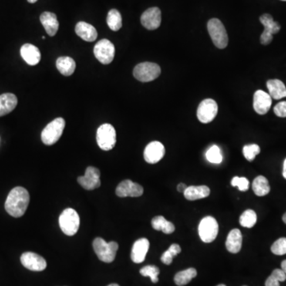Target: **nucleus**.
Here are the masks:
<instances>
[{"mask_svg":"<svg viewBox=\"0 0 286 286\" xmlns=\"http://www.w3.org/2000/svg\"><path fill=\"white\" fill-rule=\"evenodd\" d=\"M218 113V105L213 99H206L202 101L197 109V118L202 123L213 122Z\"/></svg>","mask_w":286,"mask_h":286,"instance_id":"nucleus-11","label":"nucleus"},{"mask_svg":"<svg viewBox=\"0 0 286 286\" xmlns=\"http://www.w3.org/2000/svg\"><path fill=\"white\" fill-rule=\"evenodd\" d=\"M42 39H43V40L45 39V36H42Z\"/></svg>","mask_w":286,"mask_h":286,"instance_id":"nucleus-47","label":"nucleus"},{"mask_svg":"<svg viewBox=\"0 0 286 286\" xmlns=\"http://www.w3.org/2000/svg\"><path fill=\"white\" fill-rule=\"evenodd\" d=\"M108 286H119V285L118 284H109V285H108Z\"/></svg>","mask_w":286,"mask_h":286,"instance_id":"nucleus-45","label":"nucleus"},{"mask_svg":"<svg viewBox=\"0 0 286 286\" xmlns=\"http://www.w3.org/2000/svg\"><path fill=\"white\" fill-rule=\"evenodd\" d=\"M27 1H28L30 4H35V3H36L38 0H27Z\"/></svg>","mask_w":286,"mask_h":286,"instance_id":"nucleus-43","label":"nucleus"},{"mask_svg":"<svg viewBox=\"0 0 286 286\" xmlns=\"http://www.w3.org/2000/svg\"><path fill=\"white\" fill-rule=\"evenodd\" d=\"M93 249L100 261L111 263L115 260L119 244L116 242L107 243L102 238H96L93 241Z\"/></svg>","mask_w":286,"mask_h":286,"instance_id":"nucleus-2","label":"nucleus"},{"mask_svg":"<svg viewBox=\"0 0 286 286\" xmlns=\"http://www.w3.org/2000/svg\"><path fill=\"white\" fill-rule=\"evenodd\" d=\"M94 54L100 63L109 65L115 58V45L109 40H100L94 47Z\"/></svg>","mask_w":286,"mask_h":286,"instance_id":"nucleus-9","label":"nucleus"},{"mask_svg":"<svg viewBox=\"0 0 286 286\" xmlns=\"http://www.w3.org/2000/svg\"><path fill=\"white\" fill-rule=\"evenodd\" d=\"M271 251L276 255H284L286 254V238H281L272 245Z\"/></svg>","mask_w":286,"mask_h":286,"instance_id":"nucleus-37","label":"nucleus"},{"mask_svg":"<svg viewBox=\"0 0 286 286\" xmlns=\"http://www.w3.org/2000/svg\"><path fill=\"white\" fill-rule=\"evenodd\" d=\"M76 35L86 42H94L97 38V31L91 24L85 22H79L75 27Z\"/></svg>","mask_w":286,"mask_h":286,"instance_id":"nucleus-22","label":"nucleus"},{"mask_svg":"<svg viewBox=\"0 0 286 286\" xmlns=\"http://www.w3.org/2000/svg\"><path fill=\"white\" fill-rule=\"evenodd\" d=\"M65 121L63 118L57 119L49 122L42 132V141L46 146L55 144L63 134Z\"/></svg>","mask_w":286,"mask_h":286,"instance_id":"nucleus-4","label":"nucleus"},{"mask_svg":"<svg viewBox=\"0 0 286 286\" xmlns=\"http://www.w3.org/2000/svg\"><path fill=\"white\" fill-rule=\"evenodd\" d=\"M260 151L261 149L257 144L246 145L243 149L245 159L249 162L254 161L255 157L260 153Z\"/></svg>","mask_w":286,"mask_h":286,"instance_id":"nucleus-36","label":"nucleus"},{"mask_svg":"<svg viewBox=\"0 0 286 286\" xmlns=\"http://www.w3.org/2000/svg\"><path fill=\"white\" fill-rule=\"evenodd\" d=\"M18 105L16 95L12 93L0 95V117L11 113Z\"/></svg>","mask_w":286,"mask_h":286,"instance_id":"nucleus-23","label":"nucleus"},{"mask_svg":"<svg viewBox=\"0 0 286 286\" xmlns=\"http://www.w3.org/2000/svg\"><path fill=\"white\" fill-rule=\"evenodd\" d=\"M282 220L283 221H284V223L286 224V213H284V216H283Z\"/></svg>","mask_w":286,"mask_h":286,"instance_id":"nucleus-44","label":"nucleus"},{"mask_svg":"<svg viewBox=\"0 0 286 286\" xmlns=\"http://www.w3.org/2000/svg\"><path fill=\"white\" fill-rule=\"evenodd\" d=\"M196 275H197V271L196 269L189 268L186 270H182L175 275V284L178 286L186 285L196 277Z\"/></svg>","mask_w":286,"mask_h":286,"instance_id":"nucleus-29","label":"nucleus"},{"mask_svg":"<svg viewBox=\"0 0 286 286\" xmlns=\"http://www.w3.org/2000/svg\"><path fill=\"white\" fill-rule=\"evenodd\" d=\"M143 188L139 184L131 180H125L117 186L115 193L119 197H139L143 194Z\"/></svg>","mask_w":286,"mask_h":286,"instance_id":"nucleus-16","label":"nucleus"},{"mask_svg":"<svg viewBox=\"0 0 286 286\" xmlns=\"http://www.w3.org/2000/svg\"><path fill=\"white\" fill-rule=\"evenodd\" d=\"M207 31L213 43L219 49H224L228 44L225 27L218 18H212L207 22Z\"/></svg>","mask_w":286,"mask_h":286,"instance_id":"nucleus-3","label":"nucleus"},{"mask_svg":"<svg viewBox=\"0 0 286 286\" xmlns=\"http://www.w3.org/2000/svg\"><path fill=\"white\" fill-rule=\"evenodd\" d=\"M59 225L61 230L66 236L76 235L80 227L79 215L74 209H65L60 216Z\"/></svg>","mask_w":286,"mask_h":286,"instance_id":"nucleus-5","label":"nucleus"},{"mask_svg":"<svg viewBox=\"0 0 286 286\" xmlns=\"http://www.w3.org/2000/svg\"><path fill=\"white\" fill-rule=\"evenodd\" d=\"M107 23L112 31H118L122 27V16L118 10L112 9L108 12Z\"/></svg>","mask_w":286,"mask_h":286,"instance_id":"nucleus-30","label":"nucleus"},{"mask_svg":"<svg viewBox=\"0 0 286 286\" xmlns=\"http://www.w3.org/2000/svg\"><path fill=\"white\" fill-rule=\"evenodd\" d=\"M141 22L149 31L158 29L162 22L161 10L159 8H151L146 10L141 16Z\"/></svg>","mask_w":286,"mask_h":286,"instance_id":"nucleus-15","label":"nucleus"},{"mask_svg":"<svg viewBox=\"0 0 286 286\" xmlns=\"http://www.w3.org/2000/svg\"><path fill=\"white\" fill-rule=\"evenodd\" d=\"M199 236L203 243H213L218 236L219 225L213 216H206L202 219L198 227Z\"/></svg>","mask_w":286,"mask_h":286,"instance_id":"nucleus-8","label":"nucleus"},{"mask_svg":"<svg viewBox=\"0 0 286 286\" xmlns=\"http://www.w3.org/2000/svg\"><path fill=\"white\" fill-rule=\"evenodd\" d=\"M181 252V248H180V245L172 244L168 250L163 253L162 257H161V261L166 265H170L173 263V257L177 254H180Z\"/></svg>","mask_w":286,"mask_h":286,"instance_id":"nucleus-32","label":"nucleus"},{"mask_svg":"<svg viewBox=\"0 0 286 286\" xmlns=\"http://www.w3.org/2000/svg\"><path fill=\"white\" fill-rule=\"evenodd\" d=\"M281 270L284 272V274H286V260H284V261L281 263Z\"/></svg>","mask_w":286,"mask_h":286,"instance_id":"nucleus-42","label":"nucleus"},{"mask_svg":"<svg viewBox=\"0 0 286 286\" xmlns=\"http://www.w3.org/2000/svg\"><path fill=\"white\" fill-rule=\"evenodd\" d=\"M29 203L28 191L22 187H15L8 194L5 202V209L10 216L19 218L25 214Z\"/></svg>","mask_w":286,"mask_h":286,"instance_id":"nucleus-1","label":"nucleus"},{"mask_svg":"<svg viewBox=\"0 0 286 286\" xmlns=\"http://www.w3.org/2000/svg\"><path fill=\"white\" fill-rule=\"evenodd\" d=\"M140 274L144 277H149L152 282L157 283L159 281V275L160 270L155 266H146L140 270Z\"/></svg>","mask_w":286,"mask_h":286,"instance_id":"nucleus-35","label":"nucleus"},{"mask_svg":"<svg viewBox=\"0 0 286 286\" xmlns=\"http://www.w3.org/2000/svg\"><path fill=\"white\" fill-rule=\"evenodd\" d=\"M267 88L272 99H281L286 97V88L280 80H270L267 81Z\"/></svg>","mask_w":286,"mask_h":286,"instance_id":"nucleus-25","label":"nucleus"},{"mask_svg":"<svg viewBox=\"0 0 286 286\" xmlns=\"http://www.w3.org/2000/svg\"><path fill=\"white\" fill-rule=\"evenodd\" d=\"M257 222V214L252 209H247L241 215L240 219V225L247 228L254 227Z\"/></svg>","mask_w":286,"mask_h":286,"instance_id":"nucleus-31","label":"nucleus"},{"mask_svg":"<svg viewBox=\"0 0 286 286\" xmlns=\"http://www.w3.org/2000/svg\"><path fill=\"white\" fill-rule=\"evenodd\" d=\"M217 286H226V285H225V284H219V285H217Z\"/></svg>","mask_w":286,"mask_h":286,"instance_id":"nucleus-46","label":"nucleus"},{"mask_svg":"<svg viewBox=\"0 0 286 286\" xmlns=\"http://www.w3.org/2000/svg\"><path fill=\"white\" fill-rule=\"evenodd\" d=\"M282 1H286V0H282Z\"/></svg>","mask_w":286,"mask_h":286,"instance_id":"nucleus-48","label":"nucleus"},{"mask_svg":"<svg viewBox=\"0 0 286 286\" xmlns=\"http://www.w3.org/2000/svg\"><path fill=\"white\" fill-rule=\"evenodd\" d=\"M272 105V98L270 94L263 90L256 91L254 95V111L258 115H266L270 111Z\"/></svg>","mask_w":286,"mask_h":286,"instance_id":"nucleus-17","label":"nucleus"},{"mask_svg":"<svg viewBox=\"0 0 286 286\" xmlns=\"http://www.w3.org/2000/svg\"><path fill=\"white\" fill-rule=\"evenodd\" d=\"M20 54L22 59L29 65H36L41 61V52L39 49L32 44H25L21 47Z\"/></svg>","mask_w":286,"mask_h":286,"instance_id":"nucleus-19","label":"nucleus"},{"mask_svg":"<svg viewBox=\"0 0 286 286\" xmlns=\"http://www.w3.org/2000/svg\"><path fill=\"white\" fill-rule=\"evenodd\" d=\"M40 21L49 36L54 37L58 33L59 29V22L57 15L54 13L49 11L42 13L40 16Z\"/></svg>","mask_w":286,"mask_h":286,"instance_id":"nucleus-20","label":"nucleus"},{"mask_svg":"<svg viewBox=\"0 0 286 286\" xmlns=\"http://www.w3.org/2000/svg\"><path fill=\"white\" fill-rule=\"evenodd\" d=\"M188 186H186V184L180 183L179 184L178 186H177V190L180 193H184L185 190L187 189Z\"/></svg>","mask_w":286,"mask_h":286,"instance_id":"nucleus-40","label":"nucleus"},{"mask_svg":"<svg viewBox=\"0 0 286 286\" xmlns=\"http://www.w3.org/2000/svg\"><path fill=\"white\" fill-rule=\"evenodd\" d=\"M260 22L264 25V31L262 34L260 41L264 45H269L273 41V35L277 34L281 30V25L274 21V18L269 14H264L260 17Z\"/></svg>","mask_w":286,"mask_h":286,"instance_id":"nucleus-10","label":"nucleus"},{"mask_svg":"<svg viewBox=\"0 0 286 286\" xmlns=\"http://www.w3.org/2000/svg\"><path fill=\"white\" fill-rule=\"evenodd\" d=\"M58 71L64 76H71L76 69V62L70 57H60L56 61Z\"/></svg>","mask_w":286,"mask_h":286,"instance_id":"nucleus-26","label":"nucleus"},{"mask_svg":"<svg viewBox=\"0 0 286 286\" xmlns=\"http://www.w3.org/2000/svg\"><path fill=\"white\" fill-rule=\"evenodd\" d=\"M210 193V189L207 186H189L184 192V196L187 200H196L206 198Z\"/></svg>","mask_w":286,"mask_h":286,"instance_id":"nucleus-24","label":"nucleus"},{"mask_svg":"<svg viewBox=\"0 0 286 286\" xmlns=\"http://www.w3.org/2000/svg\"><path fill=\"white\" fill-rule=\"evenodd\" d=\"M78 183L86 190H93L100 186V172L97 168L88 166L85 176H79Z\"/></svg>","mask_w":286,"mask_h":286,"instance_id":"nucleus-12","label":"nucleus"},{"mask_svg":"<svg viewBox=\"0 0 286 286\" xmlns=\"http://www.w3.org/2000/svg\"><path fill=\"white\" fill-rule=\"evenodd\" d=\"M274 112L278 117H286V101H283V102L277 103L274 107Z\"/></svg>","mask_w":286,"mask_h":286,"instance_id":"nucleus-39","label":"nucleus"},{"mask_svg":"<svg viewBox=\"0 0 286 286\" xmlns=\"http://www.w3.org/2000/svg\"><path fill=\"white\" fill-rule=\"evenodd\" d=\"M149 248V242L146 238L139 239L134 243L132 247V260L135 263H142L146 258V254Z\"/></svg>","mask_w":286,"mask_h":286,"instance_id":"nucleus-18","label":"nucleus"},{"mask_svg":"<svg viewBox=\"0 0 286 286\" xmlns=\"http://www.w3.org/2000/svg\"><path fill=\"white\" fill-rule=\"evenodd\" d=\"M151 225L154 230H162V232L166 235L174 232V224L172 222L168 221L162 216H155L152 220Z\"/></svg>","mask_w":286,"mask_h":286,"instance_id":"nucleus-27","label":"nucleus"},{"mask_svg":"<svg viewBox=\"0 0 286 286\" xmlns=\"http://www.w3.org/2000/svg\"><path fill=\"white\" fill-rule=\"evenodd\" d=\"M20 260L22 266L31 271H43L47 267L45 258L33 252L23 253Z\"/></svg>","mask_w":286,"mask_h":286,"instance_id":"nucleus-13","label":"nucleus"},{"mask_svg":"<svg viewBox=\"0 0 286 286\" xmlns=\"http://www.w3.org/2000/svg\"><path fill=\"white\" fill-rule=\"evenodd\" d=\"M252 189L256 196H264L270 193V186L268 180L265 176H258L253 181Z\"/></svg>","mask_w":286,"mask_h":286,"instance_id":"nucleus-28","label":"nucleus"},{"mask_svg":"<svg viewBox=\"0 0 286 286\" xmlns=\"http://www.w3.org/2000/svg\"><path fill=\"white\" fill-rule=\"evenodd\" d=\"M206 158L207 160L213 164H220L223 161L220 149L216 145L207 149V151L206 152Z\"/></svg>","mask_w":286,"mask_h":286,"instance_id":"nucleus-34","label":"nucleus"},{"mask_svg":"<svg viewBox=\"0 0 286 286\" xmlns=\"http://www.w3.org/2000/svg\"><path fill=\"white\" fill-rule=\"evenodd\" d=\"M243 245V236L239 229L230 230L226 240V248L231 254H237L240 251Z\"/></svg>","mask_w":286,"mask_h":286,"instance_id":"nucleus-21","label":"nucleus"},{"mask_svg":"<svg viewBox=\"0 0 286 286\" xmlns=\"http://www.w3.org/2000/svg\"><path fill=\"white\" fill-rule=\"evenodd\" d=\"M96 141L99 147L108 151L115 147L116 143V132L112 125L105 123L98 128Z\"/></svg>","mask_w":286,"mask_h":286,"instance_id":"nucleus-6","label":"nucleus"},{"mask_svg":"<svg viewBox=\"0 0 286 286\" xmlns=\"http://www.w3.org/2000/svg\"><path fill=\"white\" fill-rule=\"evenodd\" d=\"M166 153V149L162 142L154 141L146 146L144 150V159L149 164H156L160 162Z\"/></svg>","mask_w":286,"mask_h":286,"instance_id":"nucleus-14","label":"nucleus"},{"mask_svg":"<svg viewBox=\"0 0 286 286\" xmlns=\"http://www.w3.org/2000/svg\"><path fill=\"white\" fill-rule=\"evenodd\" d=\"M282 174H283V176H284V178L286 179V159H284V165H283Z\"/></svg>","mask_w":286,"mask_h":286,"instance_id":"nucleus-41","label":"nucleus"},{"mask_svg":"<svg viewBox=\"0 0 286 286\" xmlns=\"http://www.w3.org/2000/svg\"><path fill=\"white\" fill-rule=\"evenodd\" d=\"M286 280V274L281 269H276L266 281V286H280Z\"/></svg>","mask_w":286,"mask_h":286,"instance_id":"nucleus-33","label":"nucleus"},{"mask_svg":"<svg viewBox=\"0 0 286 286\" xmlns=\"http://www.w3.org/2000/svg\"><path fill=\"white\" fill-rule=\"evenodd\" d=\"M231 186L233 187H238L240 191L246 192L248 190L250 186V182L248 179L246 177H240V176H235L231 180Z\"/></svg>","mask_w":286,"mask_h":286,"instance_id":"nucleus-38","label":"nucleus"},{"mask_svg":"<svg viewBox=\"0 0 286 286\" xmlns=\"http://www.w3.org/2000/svg\"><path fill=\"white\" fill-rule=\"evenodd\" d=\"M133 74L138 81L149 82L160 76L161 68L159 65L152 62H142L135 67Z\"/></svg>","mask_w":286,"mask_h":286,"instance_id":"nucleus-7","label":"nucleus"}]
</instances>
